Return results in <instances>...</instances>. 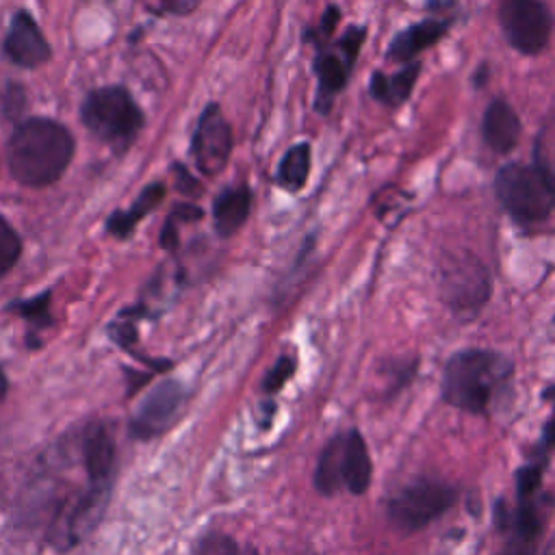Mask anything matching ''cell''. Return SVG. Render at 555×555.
Returning a JSON list of instances; mask_svg holds the SVG:
<instances>
[{
	"mask_svg": "<svg viewBox=\"0 0 555 555\" xmlns=\"http://www.w3.org/2000/svg\"><path fill=\"white\" fill-rule=\"evenodd\" d=\"M494 193L503 210L520 223L542 221L555 208V178L535 163L503 165L494 176Z\"/></svg>",
	"mask_w": 555,
	"mask_h": 555,
	"instance_id": "obj_4",
	"label": "cell"
},
{
	"mask_svg": "<svg viewBox=\"0 0 555 555\" xmlns=\"http://www.w3.org/2000/svg\"><path fill=\"white\" fill-rule=\"evenodd\" d=\"M418 74H421V63H410V65L397 69L395 74L373 72L371 82H369V91L379 104L397 108L410 98Z\"/></svg>",
	"mask_w": 555,
	"mask_h": 555,
	"instance_id": "obj_18",
	"label": "cell"
},
{
	"mask_svg": "<svg viewBox=\"0 0 555 555\" xmlns=\"http://www.w3.org/2000/svg\"><path fill=\"white\" fill-rule=\"evenodd\" d=\"M438 288L444 306L455 319L470 321L488 304L492 295V278L488 267L473 254L449 258L440 267Z\"/></svg>",
	"mask_w": 555,
	"mask_h": 555,
	"instance_id": "obj_5",
	"label": "cell"
},
{
	"mask_svg": "<svg viewBox=\"0 0 555 555\" xmlns=\"http://www.w3.org/2000/svg\"><path fill=\"white\" fill-rule=\"evenodd\" d=\"M80 119L95 139L111 145L115 152H126L143 128L141 108L128 89L119 85L91 91L80 106Z\"/></svg>",
	"mask_w": 555,
	"mask_h": 555,
	"instance_id": "obj_3",
	"label": "cell"
},
{
	"mask_svg": "<svg viewBox=\"0 0 555 555\" xmlns=\"http://www.w3.org/2000/svg\"><path fill=\"white\" fill-rule=\"evenodd\" d=\"M481 137L483 143L496 154H507L516 147L520 137V119L503 98H494L486 106L481 117Z\"/></svg>",
	"mask_w": 555,
	"mask_h": 555,
	"instance_id": "obj_13",
	"label": "cell"
},
{
	"mask_svg": "<svg viewBox=\"0 0 555 555\" xmlns=\"http://www.w3.org/2000/svg\"><path fill=\"white\" fill-rule=\"evenodd\" d=\"M24 104H26V95H24L22 85H17V82L7 85L4 93H2V111H4V115L7 117H17L24 111Z\"/></svg>",
	"mask_w": 555,
	"mask_h": 555,
	"instance_id": "obj_26",
	"label": "cell"
},
{
	"mask_svg": "<svg viewBox=\"0 0 555 555\" xmlns=\"http://www.w3.org/2000/svg\"><path fill=\"white\" fill-rule=\"evenodd\" d=\"M108 501V483H91L76 501H72L65 512H61L52 525V542L59 548H69L82 540L100 520Z\"/></svg>",
	"mask_w": 555,
	"mask_h": 555,
	"instance_id": "obj_10",
	"label": "cell"
},
{
	"mask_svg": "<svg viewBox=\"0 0 555 555\" xmlns=\"http://www.w3.org/2000/svg\"><path fill=\"white\" fill-rule=\"evenodd\" d=\"M499 24L520 54H538L553 33V13L544 0H499Z\"/></svg>",
	"mask_w": 555,
	"mask_h": 555,
	"instance_id": "obj_7",
	"label": "cell"
},
{
	"mask_svg": "<svg viewBox=\"0 0 555 555\" xmlns=\"http://www.w3.org/2000/svg\"><path fill=\"white\" fill-rule=\"evenodd\" d=\"M293 371H295V358H293V356H282V358L271 366V371L267 373L264 390H267V392L280 390V388L286 384V379L293 375Z\"/></svg>",
	"mask_w": 555,
	"mask_h": 555,
	"instance_id": "obj_24",
	"label": "cell"
},
{
	"mask_svg": "<svg viewBox=\"0 0 555 555\" xmlns=\"http://www.w3.org/2000/svg\"><path fill=\"white\" fill-rule=\"evenodd\" d=\"M542 555H555V531H553V535H551V540L546 542V546H544V551H542Z\"/></svg>",
	"mask_w": 555,
	"mask_h": 555,
	"instance_id": "obj_31",
	"label": "cell"
},
{
	"mask_svg": "<svg viewBox=\"0 0 555 555\" xmlns=\"http://www.w3.org/2000/svg\"><path fill=\"white\" fill-rule=\"evenodd\" d=\"M514 362L494 349L470 347L453 353L442 369V399L464 412L486 414L509 390Z\"/></svg>",
	"mask_w": 555,
	"mask_h": 555,
	"instance_id": "obj_2",
	"label": "cell"
},
{
	"mask_svg": "<svg viewBox=\"0 0 555 555\" xmlns=\"http://www.w3.org/2000/svg\"><path fill=\"white\" fill-rule=\"evenodd\" d=\"M353 59L347 56L338 43H334L332 50H327L325 46L319 48L317 59H314V74L319 80V89H317V111L319 113H327L332 106V100L338 91H343L351 67H353Z\"/></svg>",
	"mask_w": 555,
	"mask_h": 555,
	"instance_id": "obj_12",
	"label": "cell"
},
{
	"mask_svg": "<svg viewBox=\"0 0 555 555\" xmlns=\"http://www.w3.org/2000/svg\"><path fill=\"white\" fill-rule=\"evenodd\" d=\"M251 210V193L245 184L228 186L221 191L212 204V217H215V230L221 236L234 234L249 217Z\"/></svg>",
	"mask_w": 555,
	"mask_h": 555,
	"instance_id": "obj_17",
	"label": "cell"
},
{
	"mask_svg": "<svg viewBox=\"0 0 555 555\" xmlns=\"http://www.w3.org/2000/svg\"><path fill=\"white\" fill-rule=\"evenodd\" d=\"M373 464L366 449V442L358 429L343 434V453H340V479L343 488L351 494H364L371 486Z\"/></svg>",
	"mask_w": 555,
	"mask_h": 555,
	"instance_id": "obj_14",
	"label": "cell"
},
{
	"mask_svg": "<svg viewBox=\"0 0 555 555\" xmlns=\"http://www.w3.org/2000/svg\"><path fill=\"white\" fill-rule=\"evenodd\" d=\"M82 464L91 483H111L115 442L102 423H93L82 436Z\"/></svg>",
	"mask_w": 555,
	"mask_h": 555,
	"instance_id": "obj_16",
	"label": "cell"
},
{
	"mask_svg": "<svg viewBox=\"0 0 555 555\" xmlns=\"http://www.w3.org/2000/svg\"><path fill=\"white\" fill-rule=\"evenodd\" d=\"M310 173V145L308 143H295L286 150L278 165V184L291 193L304 189Z\"/></svg>",
	"mask_w": 555,
	"mask_h": 555,
	"instance_id": "obj_21",
	"label": "cell"
},
{
	"mask_svg": "<svg viewBox=\"0 0 555 555\" xmlns=\"http://www.w3.org/2000/svg\"><path fill=\"white\" fill-rule=\"evenodd\" d=\"M483 80H488V67H483V65H481V67L477 69V74L473 76V82H475V87H481V85H483Z\"/></svg>",
	"mask_w": 555,
	"mask_h": 555,
	"instance_id": "obj_30",
	"label": "cell"
},
{
	"mask_svg": "<svg viewBox=\"0 0 555 555\" xmlns=\"http://www.w3.org/2000/svg\"><path fill=\"white\" fill-rule=\"evenodd\" d=\"M22 254V241L11 223L0 215V280L15 267Z\"/></svg>",
	"mask_w": 555,
	"mask_h": 555,
	"instance_id": "obj_22",
	"label": "cell"
},
{
	"mask_svg": "<svg viewBox=\"0 0 555 555\" xmlns=\"http://www.w3.org/2000/svg\"><path fill=\"white\" fill-rule=\"evenodd\" d=\"M338 20H340V11H338V7H334V4H330L327 9H325V13H323V17H321V24H319V30L317 33H312L310 37L317 41V46L321 48V46H325V41L330 39V35L334 33V28H336V24H338Z\"/></svg>",
	"mask_w": 555,
	"mask_h": 555,
	"instance_id": "obj_27",
	"label": "cell"
},
{
	"mask_svg": "<svg viewBox=\"0 0 555 555\" xmlns=\"http://www.w3.org/2000/svg\"><path fill=\"white\" fill-rule=\"evenodd\" d=\"M546 397L553 399V414H551V418H548L546 425H544L542 442H544V447L555 449V388H548V390H546Z\"/></svg>",
	"mask_w": 555,
	"mask_h": 555,
	"instance_id": "obj_28",
	"label": "cell"
},
{
	"mask_svg": "<svg viewBox=\"0 0 555 555\" xmlns=\"http://www.w3.org/2000/svg\"><path fill=\"white\" fill-rule=\"evenodd\" d=\"M163 197H165V186H163L160 182H154V184L145 186V189L141 191V195L132 202V206H130L128 210H117V212L111 215V219H108V223H106L108 232L115 234V236H121V238L128 236V234L134 230V225H137L147 212H152V210L160 204Z\"/></svg>",
	"mask_w": 555,
	"mask_h": 555,
	"instance_id": "obj_19",
	"label": "cell"
},
{
	"mask_svg": "<svg viewBox=\"0 0 555 555\" xmlns=\"http://www.w3.org/2000/svg\"><path fill=\"white\" fill-rule=\"evenodd\" d=\"M143 4L158 15H186L197 9L199 0H143Z\"/></svg>",
	"mask_w": 555,
	"mask_h": 555,
	"instance_id": "obj_25",
	"label": "cell"
},
{
	"mask_svg": "<svg viewBox=\"0 0 555 555\" xmlns=\"http://www.w3.org/2000/svg\"><path fill=\"white\" fill-rule=\"evenodd\" d=\"M340 453H343V434L334 436L321 451L317 470H314V486L321 494L332 496L343 488L340 479Z\"/></svg>",
	"mask_w": 555,
	"mask_h": 555,
	"instance_id": "obj_20",
	"label": "cell"
},
{
	"mask_svg": "<svg viewBox=\"0 0 555 555\" xmlns=\"http://www.w3.org/2000/svg\"><path fill=\"white\" fill-rule=\"evenodd\" d=\"M501 555H533V546H525V544H514L509 542L507 551Z\"/></svg>",
	"mask_w": 555,
	"mask_h": 555,
	"instance_id": "obj_29",
	"label": "cell"
},
{
	"mask_svg": "<svg viewBox=\"0 0 555 555\" xmlns=\"http://www.w3.org/2000/svg\"><path fill=\"white\" fill-rule=\"evenodd\" d=\"M195 555H236V544L225 533H208L199 540Z\"/></svg>",
	"mask_w": 555,
	"mask_h": 555,
	"instance_id": "obj_23",
	"label": "cell"
},
{
	"mask_svg": "<svg viewBox=\"0 0 555 555\" xmlns=\"http://www.w3.org/2000/svg\"><path fill=\"white\" fill-rule=\"evenodd\" d=\"M232 152V128L223 117L217 102H210L193 130L191 137V156L195 167L204 176H217L230 160Z\"/></svg>",
	"mask_w": 555,
	"mask_h": 555,
	"instance_id": "obj_8",
	"label": "cell"
},
{
	"mask_svg": "<svg viewBox=\"0 0 555 555\" xmlns=\"http://www.w3.org/2000/svg\"><path fill=\"white\" fill-rule=\"evenodd\" d=\"M182 401L184 390L178 382L165 379L158 386H154L130 418L132 436L145 440L163 434L180 414Z\"/></svg>",
	"mask_w": 555,
	"mask_h": 555,
	"instance_id": "obj_9",
	"label": "cell"
},
{
	"mask_svg": "<svg viewBox=\"0 0 555 555\" xmlns=\"http://www.w3.org/2000/svg\"><path fill=\"white\" fill-rule=\"evenodd\" d=\"M2 50L13 65L26 69H35L50 59V43L46 41L37 22L26 11H17L11 20Z\"/></svg>",
	"mask_w": 555,
	"mask_h": 555,
	"instance_id": "obj_11",
	"label": "cell"
},
{
	"mask_svg": "<svg viewBox=\"0 0 555 555\" xmlns=\"http://www.w3.org/2000/svg\"><path fill=\"white\" fill-rule=\"evenodd\" d=\"M449 30V22L447 20H438V17H425L403 30H399L390 46H388V52L386 56L390 61H397V63H405L410 59H414L418 52L427 50L429 46L438 43L444 33Z\"/></svg>",
	"mask_w": 555,
	"mask_h": 555,
	"instance_id": "obj_15",
	"label": "cell"
},
{
	"mask_svg": "<svg viewBox=\"0 0 555 555\" xmlns=\"http://www.w3.org/2000/svg\"><path fill=\"white\" fill-rule=\"evenodd\" d=\"M455 501L457 490L453 486L436 479H416L388 499L386 514L395 529L410 533L440 518Z\"/></svg>",
	"mask_w": 555,
	"mask_h": 555,
	"instance_id": "obj_6",
	"label": "cell"
},
{
	"mask_svg": "<svg viewBox=\"0 0 555 555\" xmlns=\"http://www.w3.org/2000/svg\"><path fill=\"white\" fill-rule=\"evenodd\" d=\"M74 156V137L56 119L26 117L17 121L7 143L11 176L24 186L56 182Z\"/></svg>",
	"mask_w": 555,
	"mask_h": 555,
	"instance_id": "obj_1",
	"label": "cell"
}]
</instances>
